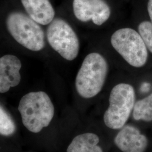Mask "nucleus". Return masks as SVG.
I'll use <instances>...</instances> for the list:
<instances>
[{"mask_svg":"<svg viewBox=\"0 0 152 152\" xmlns=\"http://www.w3.org/2000/svg\"><path fill=\"white\" fill-rule=\"evenodd\" d=\"M46 37L50 47L64 59L73 61L78 56L80 49L79 38L64 19L55 18L48 26Z\"/></svg>","mask_w":152,"mask_h":152,"instance_id":"39448f33","label":"nucleus"},{"mask_svg":"<svg viewBox=\"0 0 152 152\" xmlns=\"http://www.w3.org/2000/svg\"><path fill=\"white\" fill-rule=\"evenodd\" d=\"M20 60L15 55L6 54L0 58V92H8L21 81Z\"/></svg>","mask_w":152,"mask_h":152,"instance_id":"6e6552de","label":"nucleus"},{"mask_svg":"<svg viewBox=\"0 0 152 152\" xmlns=\"http://www.w3.org/2000/svg\"><path fill=\"white\" fill-rule=\"evenodd\" d=\"M133 118L145 122L152 121V93L146 98L136 102L133 109Z\"/></svg>","mask_w":152,"mask_h":152,"instance_id":"f8f14e48","label":"nucleus"},{"mask_svg":"<svg viewBox=\"0 0 152 152\" xmlns=\"http://www.w3.org/2000/svg\"><path fill=\"white\" fill-rule=\"evenodd\" d=\"M16 130V126L11 116L2 106L0 108V134L2 136H10Z\"/></svg>","mask_w":152,"mask_h":152,"instance_id":"ddd939ff","label":"nucleus"},{"mask_svg":"<svg viewBox=\"0 0 152 152\" xmlns=\"http://www.w3.org/2000/svg\"><path fill=\"white\" fill-rule=\"evenodd\" d=\"M99 136L93 133H84L76 136L66 149V152H103L98 145Z\"/></svg>","mask_w":152,"mask_h":152,"instance_id":"9b49d317","label":"nucleus"},{"mask_svg":"<svg viewBox=\"0 0 152 152\" xmlns=\"http://www.w3.org/2000/svg\"><path fill=\"white\" fill-rule=\"evenodd\" d=\"M114 143L122 152H144L148 145V140L136 128L126 126L115 137Z\"/></svg>","mask_w":152,"mask_h":152,"instance_id":"1a4fd4ad","label":"nucleus"},{"mask_svg":"<svg viewBox=\"0 0 152 152\" xmlns=\"http://www.w3.org/2000/svg\"><path fill=\"white\" fill-rule=\"evenodd\" d=\"M150 85L148 83H144L141 86V90L142 92H147L149 90Z\"/></svg>","mask_w":152,"mask_h":152,"instance_id":"dca6fc26","label":"nucleus"},{"mask_svg":"<svg viewBox=\"0 0 152 152\" xmlns=\"http://www.w3.org/2000/svg\"><path fill=\"white\" fill-rule=\"evenodd\" d=\"M5 26L11 37L24 48L35 52L45 48L46 34L41 25L27 14L10 12L6 18Z\"/></svg>","mask_w":152,"mask_h":152,"instance_id":"7ed1b4c3","label":"nucleus"},{"mask_svg":"<svg viewBox=\"0 0 152 152\" xmlns=\"http://www.w3.org/2000/svg\"><path fill=\"white\" fill-rule=\"evenodd\" d=\"M138 30L147 49L152 53V23L151 22L144 21L139 25Z\"/></svg>","mask_w":152,"mask_h":152,"instance_id":"4468645a","label":"nucleus"},{"mask_svg":"<svg viewBox=\"0 0 152 152\" xmlns=\"http://www.w3.org/2000/svg\"><path fill=\"white\" fill-rule=\"evenodd\" d=\"M114 50L130 65L140 68L147 63V48L139 33L130 28L116 31L110 38Z\"/></svg>","mask_w":152,"mask_h":152,"instance_id":"423d86ee","label":"nucleus"},{"mask_svg":"<svg viewBox=\"0 0 152 152\" xmlns=\"http://www.w3.org/2000/svg\"><path fill=\"white\" fill-rule=\"evenodd\" d=\"M108 64L102 55L91 53L82 63L75 80L77 92L82 98L96 96L103 88L108 75Z\"/></svg>","mask_w":152,"mask_h":152,"instance_id":"f03ea898","label":"nucleus"},{"mask_svg":"<svg viewBox=\"0 0 152 152\" xmlns=\"http://www.w3.org/2000/svg\"><path fill=\"white\" fill-rule=\"evenodd\" d=\"M148 11L152 23V0H149L148 3Z\"/></svg>","mask_w":152,"mask_h":152,"instance_id":"2eb2a0df","label":"nucleus"},{"mask_svg":"<svg viewBox=\"0 0 152 152\" xmlns=\"http://www.w3.org/2000/svg\"><path fill=\"white\" fill-rule=\"evenodd\" d=\"M21 3L28 15L41 26H48L55 18L50 0H21Z\"/></svg>","mask_w":152,"mask_h":152,"instance_id":"9d476101","label":"nucleus"},{"mask_svg":"<svg viewBox=\"0 0 152 152\" xmlns=\"http://www.w3.org/2000/svg\"><path fill=\"white\" fill-rule=\"evenodd\" d=\"M108 108L104 115V122L109 129H122L129 119L135 104V92L130 84L115 85L110 93Z\"/></svg>","mask_w":152,"mask_h":152,"instance_id":"20e7f679","label":"nucleus"},{"mask_svg":"<svg viewBox=\"0 0 152 152\" xmlns=\"http://www.w3.org/2000/svg\"><path fill=\"white\" fill-rule=\"evenodd\" d=\"M74 15L80 22L102 26L109 19L111 10L104 0H73Z\"/></svg>","mask_w":152,"mask_h":152,"instance_id":"0eeeda50","label":"nucleus"},{"mask_svg":"<svg viewBox=\"0 0 152 152\" xmlns=\"http://www.w3.org/2000/svg\"><path fill=\"white\" fill-rule=\"evenodd\" d=\"M18 110L23 125L33 133H38L48 127L55 113L54 104L44 91L29 92L24 95L19 102Z\"/></svg>","mask_w":152,"mask_h":152,"instance_id":"f257e3e1","label":"nucleus"}]
</instances>
